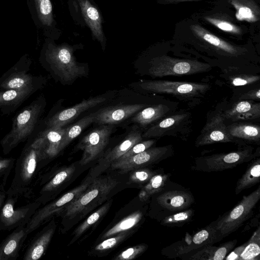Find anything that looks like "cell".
Listing matches in <instances>:
<instances>
[{
  "label": "cell",
  "instance_id": "obj_38",
  "mask_svg": "<svg viewBox=\"0 0 260 260\" xmlns=\"http://www.w3.org/2000/svg\"><path fill=\"white\" fill-rule=\"evenodd\" d=\"M110 205V203H107L91 214L86 220L80 225L74 231L73 238L70 244L75 242L86 230L105 215L109 209Z\"/></svg>",
  "mask_w": 260,
  "mask_h": 260
},
{
  "label": "cell",
  "instance_id": "obj_46",
  "mask_svg": "<svg viewBox=\"0 0 260 260\" xmlns=\"http://www.w3.org/2000/svg\"><path fill=\"white\" fill-rule=\"evenodd\" d=\"M257 75L240 74L233 76L230 79L231 84L234 86H240L253 84L259 80Z\"/></svg>",
  "mask_w": 260,
  "mask_h": 260
},
{
  "label": "cell",
  "instance_id": "obj_47",
  "mask_svg": "<svg viewBox=\"0 0 260 260\" xmlns=\"http://www.w3.org/2000/svg\"><path fill=\"white\" fill-rule=\"evenodd\" d=\"M247 242L243 244L240 246L237 247L234 249L233 251H231L224 258L225 260H239L240 255L245 248Z\"/></svg>",
  "mask_w": 260,
  "mask_h": 260
},
{
  "label": "cell",
  "instance_id": "obj_39",
  "mask_svg": "<svg viewBox=\"0 0 260 260\" xmlns=\"http://www.w3.org/2000/svg\"><path fill=\"white\" fill-rule=\"evenodd\" d=\"M194 213L191 208L180 211L165 217L161 219V224L169 227H180L190 222Z\"/></svg>",
  "mask_w": 260,
  "mask_h": 260
},
{
  "label": "cell",
  "instance_id": "obj_22",
  "mask_svg": "<svg viewBox=\"0 0 260 260\" xmlns=\"http://www.w3.org/2000/svg\"><path fill=\"white\" fill-rule=\"evenodd\" d=\"M142 141L141 131L135 126L125 138L115 147L107 152L101 159L102 165H111L136 144Z\"/></svg>",
  "mask_w": 260,
  "mask_h": 260
},
{
  "label": "cell",
  "instance_id": "obj_40",
  "mask_svg": "<svg viewBox=\"0 0 260 260\" xmlns=\"http://www.w3.org/2000/svg\"><path fill=\"white\" fill-rule=\"evenodd\" d=\"M43 23L51 25L53 22L52 7L50 0H36Z\"/></svg>",
  "mask_w": 260,
  "mask_h": 260
},
{
  "label": "cell",
  "instance_id": "obj_42",
  "mask_svg": "<svg viewBox=\"0 0 260 260\" xmlns=\"http://www.w3.org/2000/svg\"><path fill=\"white\" fill-rule=\"evenodd\" d=\"M13 157L0 158V186L5 187L8 178L15 164Z\"/></svg>",
  "mask_w": 260,
  "mask_h": 260
},
{
  "label": "cell",
  "instance_id": "obj_6",
  "mask_svg": "<svg viewBox=\"0 0 260 260\" xmlns=\"http://www.w3.org/2000/svg\"><path fill=\"white\" fill-rule=\"evenodd\" d=\"M260 199V186L253 192L242 197L241 200L230 211L220 216L215 222V226L223 239L237 231L250 216Z\"/></svg>",
  "mask_w": 260,
  "mask_h": 260
},
{
  "label": "cell",
  "instance_id": "obj_4",
  "mask_svg": "<svg viewBox=\"0 0 260 260\" xmlns=\"http://www.w3.org/2000/svg\"><path fill=\"white\" fill-rule=\"evenodd\" d=\"M118 183L116 179L110 177L92 180L88 187L64 208L65 216L72 218L79 213L89 211L104 201Z\"/></svg>",
  "mask_w": 260,
  "mask_h": 260
},
{
  "label": "cell",
  "instance_id": "obj_23",
  "mask_svg": "<svg viewBox=\"0 0 260 260\" xmlns=\"http://www.w3.org/2000/svg\"><path fill=\"white\" fill-rule=\"evenodd\" d=\"M55 227L50 225L36 235L32 239L24 255V260H37L45 252L54 233Z\"/></svg>",
  "mask_w": 260,
  "mask_h": 260
},
{
  "label": "cell",
  "instance_id": "obj_43",
  "mask_svg": "<svg viewBox=\"0 0 260 260\" xmlns=\"http://www.w3.org/2000/svg\"><path fill=\"white\" fill-rule=\"evenodd\" d=\"M155 140L154 139L148 140L144 141H141L134 145L126 153L116 160L125 159L141 153L151 147L155 143Z\"/></svg>",
  "mask_w": 260,
  "mask_h": 260
},
{
  "label": "cell",
  "instance_id": "obj_48",
  "mask_svg": "<svg viewBox=\"0 0 260 260\" xmlns=\"http://www.w3.org/2000/svg\"><path fill=\"white\" fill-rule=\"evenodd\" d=\"M259 88L249 90L242 94L239 98L240 100H259Z\"/></svg>",
  "mask_w": 260,
  "mask_h": 260
},
{
  "label": "cell",
  "instance_id": "obj_9",
  "mask_svg": "<svg viewBox=\"0 0 260 260\" xmlns=\"http://www.w3.org/2000/svg\"><path fill=\"white\" fill-rule=\"evenodd\" d=\"M222 239L215 228V222L213 221L193 236H187L185 240L178 241L165 248L162 253L169 257H178L196 249L213 245Z\"/></svg>",
  "mask_w": 260,
  "mask_h": 260
},
{
  "label": "cell",
  "instance_id": "obj_3",
  "mask_svg": "<svg viewBox=\"0 0 260 260\" xmlns=\"http://www.w3.org/2000/svg\"><path fill=\"white\" fill-rule=\"evenodd\" d=\"M74 48L68 44L59 46L49 45L41 62L54 75L63 82H69L85 74L83 64L77 61L74 55Z\"/></svg>",
  "mask_w": 260,
  "mask_h": 260
},
{
  "label": "cell",
  "instance_id": "obj_37",
  "mask_svg": "<svg viewBox=\"0 0 260 260\" xmlns=\"http://www.w3.org/2000/svg\"><path fill=\"white\" fill-rule=\"evenodd\" d=\"M260 228L258 225L240 255L239 260L260 259Z\"/></svg>",
  "mask_w": 260,
  "mask_h": 260
},
{
  "label": "cell",
  "instance_id": "obj_34",
  "mask_svg": "<svg viewBox=\"0 0 260 260\" xmlns=\"http://www.w3.org/2000/svg\"><path fill=\"white\" fill-rule=\"evenodd\" d=\"M171 176V174H166L162 171L154 175L142 188L139 193L140 199L146 201L151 196L159 191L170 181Z\"/></svg>",
  "mask_w": 260,
  "mask_h": 260
},
{
  "label": "cell",
  "instance_id": "obj_41",
  "mask_svg": "<svg viewBox=\"0 0 260 260\" xmlns=\"http://www.w3.org/2000/svg\"><path fill=\"white\" fill-rule=\"evenodd\" d=\"M131 174L129 180L134 183L139 184H147L151 178L159 171H155L147 168H139L133 170Z\"/></svg>",
  "mask_w": 260,
  "mask_h": 260
},
{
  "label": "cell",
  "instance_id": "obj_11",
  "mask_svg": "<svg viewBox=\"0 0 260 260\" xmlns=\"http://www.w3.org/2000/svg\"><path fill=\"white\" fill-rule=\"evenodd\" d=\"M173 153L172 145L150 147L128 158L116 160L111 164V167L113 169L119 170L121 173H126L137 169L146 168L157 164L172 156Z\"/></svg>",
  "mask_w": 260,
  "mask_h": 260
},
{
  "label": "cell",
  "instance_id": "obj_26",
  "mask_svg": "<svg viewBox=\"0 0 260 260\" xmlns=\"http://www.w3.org/2000/svg\"><path fill=\"white\" fill-rule=\"evenodd\" d=\"M229 134L234 138H238L252 143H259L260 127L249 123L235 122L226 126Z\"/></svg>",
  "mask_w": 260,
  "mask_h": 260
},
{
  "label": "cell",
  "instance_id": "obj_33",
  "mask_svg": "<svg viewBox=\"0 0 260 260\" xmlns=\"http://www.w3.org/2000/svg\"><path fill=\"white\" fill-rule=\"evenodd\" d=\"M66 128L63 127H50L41 132L47 140L46 155L47 158L56 156L59 152V147L64 133Z\"/></svg>",
  "mask_w": 260,
  "mask_h": 260
},
{
  "label": "cell",
  "instance_id": "obj_10",
  "mask_svg": "<svg viewBox=\"0 0 260 260\" xmlns=\"http://www.w3.org/2000/svg\"><path fill=\"white\" fill-rule=\"evenodd\" d=\"M18 197L7 194L4 204L0 211V231H11L27 224L41 203L34 201L14 209Z\"/></svg>",
  "mask_w": 260,
  "mask_h": 260
},
{
  "label": "cell",
  "instance_id": "obj_25",
  "mask_svg": "<svg viewBox=\"0 0 260 260\" xmlns=\"http://www.w3.org/2000/svg\"><path fill=\"white\" fill-rule=\"evenodd\" d=\"M225 119L232 121L252 120L260 116V104L250 101L238 102L223 113Z\"/></svg>",
  "mask_w": 260,
  "mask_h": 260
},
{
  "label": "cell",
  "instance_id": "obj_49",
  "mask_svg": "<svg viewBox=\"0 0 260 260\" xmlns=\"http://www.w3.org/2000/svg\"><path fill=\"white\" fill-rule=\"evenodd\" d=\"M201 0H157L159 4L164 5L169 4H177L178 3L186 2H192V1H198Z\"/></svg>",
  "mask_w": 260,
  "mask_h": 260
},
{
  "label": "cell",
  "instance_id": "obj_24",
  "mask_svg": "<svg viewBox=\"0 0 260 260\" xmlns=\"http://www.w3.org/2000/svg\"><path fill=\"white\" fill-rule=\"evenodd\" d=\"M36 91L30 89L0 90V109L3 114L13 112Z\"/></svg>",
  "mask_w": 260,
  "mask_h": 260
},
{
  "label": "cell",
  "instance_id": "obj_14",
  "mask_svg": "<svg viewBox=\"0 0 260 260\" xmlns=\"http://www.w3.org/2000/svg\"><path fill=\"white\" fill-rule=\"evenodd\" d=\"M92 180L88 178L83 183L65 193L58 200L39 208L26 225L28 233L29 234L32 232L52 215L75 200L88 187Z\"/></svg>",
  "mask_w": 260,
  "mask_h": 260
},
{
  "label": "cell",
  "instance_id": "obj_5",
  "mask_svg": "<svg viewBox=\"0 0 260 260\" xmlns=\"http://www.w3.org/2000/svg\"><path fill=\"white\" fill-rule=\"evenodd\" d=\"M259 156V150L247 146L236 151L195 158L191 169L204 172L222 171L249 162Z\"/></svg>",
  "mask_w": 260,
  "mask_h": 260
},
{
  "label": "cell",
  "instance_id": "obj_21",
  "mask_svg": "<svg viewBox=\"0 0 260 260\" xmlns=\"http://www.w3.org/2000/svg\"><path fill=\"white\" fill-rule=\"evenodd\" d=\"M29 234L26 225L15 229L0 244V260H14Z\"/></svg>",
  "mask_w": 260,
  "mask_h": 260
},
{
  "label": "cell",
  "instance_id": "obj_36",
  "mask_svg": "<svg viewBox=\"0 0 260 260\" xmlns=\"http://www.w3.org/2000/svg\"><path fill=\"white\" fill-rule=\"evenodd\" d=\"M204 19L212 25L224 32L234 35L242 34L241 28L231 20L219 14H213L204 16Z\"/></svg>",
  "mask_w": 260,
  "mask_h": 260
},
{
  "label": "cell",
  "instance_id": "obj_28",
  "mask_svg": "<svg viewBox=\"0 0 260 260\" xmlns=\"http://www.w3.org/2000/svg\"><path fill=\"white\" fill-rule=\"evenodd\" d=\"M187 114H176L157 122L142 135L146 138H156L166 135L167 132L177 127L187 118Z\"/></svg>",
  "mask_w": 260,
  "mask_h": 260
},
{
  "label": "cell",
  "instance_id": "obj_12",
  "mask_svg": "<svg viewBox=\"0 0 260 260\" xmlns=\"http://www.w3.org/2000/svg\"><path fill=\"white\" fill-rule=\"evenodd\" d=\"M114 127L112 124L100 125L81 139L76 147L83 151L81 165L88 164L100 155L107 145Z\"/></svg>",
  "mask_w": 260,
  "mask_h": 260
},
{
  "label": "cell",
  "instance_id": "obj_8",
  "mask_svg": "<svg viewBox=\"0 0 260 260\" xmlns=\"http://www.w3.org/2000/svg\"><path fill=\"white\" fill-rule=\"evenodd\" d=\"M153 195H155V203L162 212V218L188 209L195 202L190 190L170 180L162 189Z\"/></svg>",
  "mask_w": 260,
  "mask_h": 260
},
{
  "label": "cell",
  "instance_id": "obj_29",
  "mask_svg": "<svg viewBox=\"0 0 260 260\" xmlns=\"http://www.w3.org/2000/svg\"><path fill=\"white\" fill-rule=\"evenodd\" d=\"M169 110V107L164 104L144 108L137 112L131 119V121L145 127L164 117Z\"/></svg>",
  "mask_w": 260,
  "mask_h": 260
},
{
  "label": "cell",
  "instance_id": "obj_32",
  "mask_svg": "<svg viewBox=\"0 0 260 260\" xmlns=\"http://www.w3.org/2000/svg\"><path fill=\"white\" fill-rule=\"evenodd\" d=\"M94 113L80 119L75 123L66 127L64 133L59 145L60 152L74 139L77 138L87 126L94 123Z\"/></svg>",
  "mask_w": 260,
  "mask_h": 260
},
{
  "label": "cell",
  "instance_id": "obj_13",
  "mask_svg": "<svg viewBox=\"0 0 260 260\" xmlns=\"http://www.w3.org/2000/svg\"><path fill=\"white\" fill-rule=\"evenodd\" d=\"M140 86L147 91L185 98L203 94L210 87L208 84L201 83L165 80L146 81L140 83Z\"/></svg>",
  "mask_w": 260,
  "mask_h": 260
},
{
  "label": "cell",
  "instance_id": "obj_20",
  "mask_svg": "<svg viewBox=\"0 0 260 260\" xmlns=\"http://www.w3.org/2000/svg\"><path fill=\"white\" fill-rule=\"evenodd\" d=\"M81 15L90 29L92 36L101 44L103 50L106 46V38L103 30L102 19L96 7L89 0H77Z\"/></svg>",
  "mask_w": 260,
  "mask_h": 260
},
{
  "label": "cell",
  "instance_id": "obj_18",
  "mask_svg": "<svg viewBox=\"0 0 260 260\" xmlns=\"http://www.w3.org/2000/svg\"><path fill=\"white\" fill-rule=\"evenodd\" d=\"M146 105L135 104L109 106L94 112V123L99 125L116 124L132 116Z\"/></svg>",
  "mask_w": 260,
  "mask_h": 260
},
{
  "label": "cell",
  "instance_id": "obj_44",
  "mask_svg": "<svg viewBox=\"0 0 260 260\" xmlns=\"http://www.w3.org/2000/svg\"><path fill=\"white\" fill-rule=\"evenodd\" d=\"M147 248L145 244L136 245L126 249L117 255L114 259L116 260H131L138 256Z\"/></svg>",
  "mask_w": 260,
  "mask_h": 260
},
{
  "label": "cell",
  "instance_id": "obj_1",
  "mask_svg": "<svg viewBox=\"0 0 260 260\" xmlns=\"http://www.w3.org/2000/svg\"><path fill=\"white\" fill-rule=\"evenodd\" d=\"M47 144L46 138L40 133L27 141L16 160L14 177L7 194L18 197L29 193L41 163L47 159Z\"/></svg>",
  "mask_w": 260,
  "mask_h": 260
},
{
  "label": "cell",
  "instance_id": "obj_2",
  "mask_svg": "<svg viewBox=\"0 0 260 260\" xmlns=\"http://www.w3.org/2000/svg\"><path fill=\"white\" fill-rule=\"evenodd\" d=\"M46 106L43 95H40L25 106L14 118L10 131L1 141L3 153H10L20 143L32 135Z\"/></svg>",
  "mask_w": 260,
  "mask_h": 260
},
{
  "label": "cell",
  "instance_id": "obj_45",
  "mask_svg": "<svg viewBox=\"0 0 260 260\" xmlns=\"http://www.w3.org/2000/svg\"><path fill=\"white\" fill-rule=\"evenodd\" d=\"M127 234L126 232H121L109 237L96 245L94 249L96 251H103L111 249L123 240L127 236Z\"/></svg>",
  "mask_w": 260,
  "mask_h": 260
},
{
  "label": "cell",
  "instance_id": "obj_50",
  "mask_svg": "<svg viewBox=\"0 0 260 260\" xmlns=\"http://www.w3.org/2000/svg\"><path fill=\"white\" fill-rule=\"evenodd\" d=\"M7 198V192L5 187L0 186V211L1 210Z\"/></svg>",
  "mask_w": 260,
  "mask_h": 260
},
{
  "label": "cell",
  "instance_id": "obj_30",
  "mask_svg": "<svg viewBox=\"0 0 260 260\" xmlns=\"http://www.w3.org/2000/svg\"><path fill=\"white\" fill-rule=\"evenodd\" d=\"M74 166L65 168L57 172L39 191L38 197L35 201L42 204L45 203L49 199L51 193L54 192L74 172Z\"/></svg>",
  "mask_w": 260,
  "mask_h": 260
},
{
  "label": "cell",
  "instance_id": "obj_7",
  "mask_svg": "<svg viewBox=\"0 0 260 260\" xmlns=\"http://www.w3.org/2000/svg\"><path fill=\"white\" fill-rule=\"evenodd\" d=\"M211 69L208 63L196 60L181 59L162 55L150 62L149 72L153 77L189 75L206 72Z\"/></svg>",
  "mask_w": 260,
  "mask_h": 260
},
{
  "label": "cell",
  "instance_id": "obj_16",
  "mask_svg": "<svg viewBox=\"0 0 260 260\" xmlns=\"http://www.w3.org/2000/svg\"><path fill=\"white\" fill-rule=\"evenodd\" d=\"M223 113H218L205 124L195 142L196 147L217 143H238L228 133Z\"/></svg>",
  "mask_w": 260,
  "mask_h": 260
},
{
  "label": "cell",
  "instance_id": "obj_27",
  "mask_svg": "<svg viewBox=\"0 0 260 260\" xmlns=\"http://www.w3.org/2000/svg\"><path fill=\"white\" fill-rule=\"evenodd\" d=\"M236 10L240 20L255 22L260 19V9L254 0H228Z\"/></svg>",
  "mask_w": 260,
  "mask_h": 260
},
{
  "label": "cell",
  "instance_id": "obj_15",
  "mask_svg": "<svg viewBox=\"0 0 260 260\" xmlns=\"http://www.w3.org/2000/svg\"><path fill=\"white\" fill-rule=\"evenodd\" d=\"M23 63L18 62L2 76L0 90L30 89L36 91L41 88L43 79L28 74L29 65Z\"/></svg>",
  "mask_w": 260,
  "mask_h": 260
},
{
  "label": "cell",
  "instance_id": "obj_17",
  "mask_svg": "<svg viewBox=\"0 0 260 260\" xmlns=\"http://www.w3.org/2000/svg\"><path fill=\"white\" fill-rule=\"evenodd\" d=\"M107 99L108 97L105 95H100L84 100L78 104L57 112L49 117L45 122L47 127H63L82 113L104 103Z\"/></svg>",
  "mask_w": 260,
  "mask_h": 260
},
{
  "label": "cell",
  "instance_id": "obj_19",
  "mask_svg": "<svg viewBox=\"0 0 260 260\" xmlns=\"http://www.w3.org/2000/svg\"><path fill=\"white\" fill-rule=\"evenodd\" d=\"M190 29L194 36L199 40L220 53L232 57L244 53V50L242 48L222 40L200 25H191Z\"/></svg>",
  "mask_w": 260,
  "mask_h": 260
},
{
  "label": "cell",
  "instance_id": "obj_35",
  "mask_svg": "<svg viewBox=\"0 0 260 260\" xmlns=\"http://www.w3.org/2000/svg\"><path fill=\"white\" fill-rule=\"evenodd\" d=\"M143 213L141 211L135 212L107 231L103 236L102 239L110 237L121 232H126L136 226L141 221Z\"/></svg>",
  "mask_w": 260,
  "mask_h": 260
},
{
  "label": "cell",
  "instance_id": "obj_31",
  "mask_svg": "<svg viewBox=\"0 0 260 260\" xmlns=\"http://www.w3.org/2000/svg\"><path fill=\"white\" fill-rule=\"evenodd\" d=\"M260 182V158L257 157L248 166L246 171L240 178L236 185V195L243 190L259 183Z\"/></svg>",
  "mask_w": 260,
  "mask_h": 260
}]
</instances>
